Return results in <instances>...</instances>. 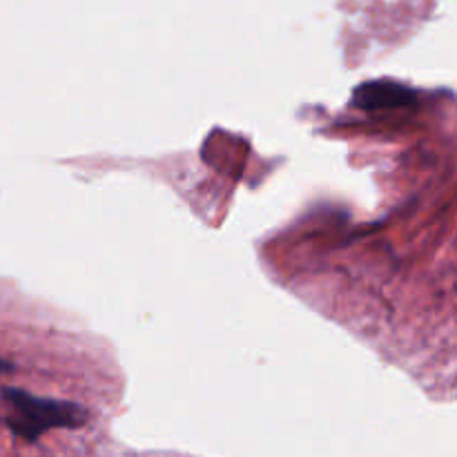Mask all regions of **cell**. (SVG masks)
<instances>
[{"label": "cell", "instance_id": "cell-1", "mask_svg": "<svg viewBox=\"0 0 457 457\" xmlns=\"http://www.w3.org/2000/svg\"><path fill=\"white\" fill-rule=\"evenodd\" d=\"M3 404L7 409V427L22 440L36 442L54 428H80L87 422V411L76 402L38 397L21 388H3Z\"/></svg>", "mask_w": 457, "mask_h": 457}, {"label": "cell", "instance_id": "cell-2", "mask_svg": "<svg viewBox=\"0 0 457 457\" xmlns=\"http://www.w3.org/2000/svg\"><path fill=\"white\" fill-rule=\"evenodd\" d=\"M418 101V92L409 85L393 79H375L357 85L353 89V105L364 112L397 110V107L413 105Z\"/></svg>", "mask_w": 457, "mask_h": 457}]
</instances>
